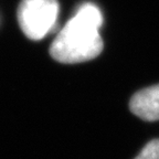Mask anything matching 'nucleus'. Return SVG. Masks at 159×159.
Segmentation results:
<instances>
[{
	"label": "nucleus",
	"instance_id": "f257e3e1",
	"mask_svg": "<svg viewBox=\"0 0 159 159\" xmlns=\"http://www.w3.org/2000/svg\"><path fill=\"white\" fill-rule=\"evenodd\" d=\"M103 25L101 10L91 2L83 3L61 29L50 47V54L65 64L95 59L104 48L99 28Z\"/></svg>",
	"mask_w": 159,
	"mask_h": 159
},
{
	"label": "nucleus",
	"instance_id": "f03ea898",
	"mask_svg": "<svg viewBox=\"0 0 159 159\" xmlns=\"http://www.w3.org/2000/svg\"><path fill=\"white\" fill-rule=\"evenodd\" d=\"M57 13V0H22L18 8V22L25 37L38 41L53 29Z\"/></svg>",
	"mask_w": 159,
	"mask_h": 159
},
{
	"label": "nucleus",
	"instance_id": "7ed1b4c3",
	"mask_svg": "<svg viewBox=\"0 0 159 159\" xmlns=\"http://www.w3.org/2000/svg\"><path fill=\"white\" fill-rule=\"evenodd\" d=\"M133 114L146 122L159 120V84L140 89L129 102Z\"/></svg>",
	"mask_w": 159,
	"mask_h": 159
},
{
	"label": "nucleus",
	"instance_id": "20e7f679",
	"mask_svg": "<svg viewBox=\"0 0 159 159\" xmlns=\"http://www.w3.org/2000/svg\"><path fill=\"white\" fill-rule=\"evenodd\" d=\"M135 159H159V139L149 142Z\"/></svg>",
	"mask_w": 159,
	"mask_h": 159
}]
</instances>
